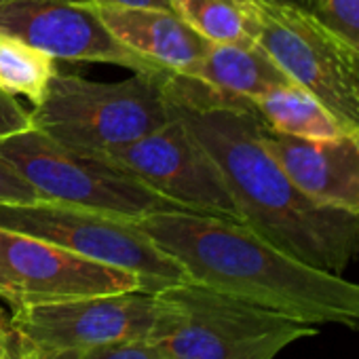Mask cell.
<instances>
[{
    "mask_svg": "<svg viewBox=\"0 0 359 359\" xmlns=\"http://www.w3.org/2000/svg\"><path fill=\"white\" fill-rule=\"evenodd\" d=\"M137 224L193 283L302 323L359 330V283L296 260L243 222L169 210Z\"/></svg>",
    "mask_w": 359,
    "mask_h": 359,
    "instance_id": "1",
    "label": "cell"
},
{
    "mask_svg": "<svg viewBox=\"0 0 359 359\" xmlns=\"http://www.w3.org/2000/svg\"><path fill=\"white\" fill-rule=\"evenodd\" d=\"M220 167L245 226L296 260L342 275L359 260V216L309 199L260 144L256 110L169 104Z\"/></svg>",
    "mask_w": 359,
    "mask_h": 359,
    "instance_id": "2",
    "label": "cell"
},
{
    "mask_svg": "<svg viewBox=\"0 0 359 359\" xmlns=\"http://www.w3.org/2000/svg\"><path fill=\"white\" fill-rule=\"evenodd\" d=\"M165 313L152 334L169 359H275L317 327L187 281L161 290Z\"/></svg>",
    "mask_w": 359,
    "mask_h": 359,
    "instance_id": "3",
    "label": "cell"
},
{
    "mask_svg": "<svg viewBox=\"0 0 359 359\" xmlns=\"http://www.w3.org/2000/svg\"><path fill=\"white\" fill-rule=\"evenodd\" d=\"M165 76L133 72L125 81L97 83L57 72L43 102L30 110L32 123L72 152L106 154L171 121Z\"/></svg>",
    "mask_w": 359,
    "mask_h": 359,
    "instance_id": "4",
    "label": "cell"
},
{
    "mask_svg": "<svg viewBox=\"0 0 359 359\" xmlns=\"http://www.w3.org/2000/svg\"><path fill=\"white\" fill-rule=\"evenodd\" d=\"M0 229L131 271L144 292L191 281L180 262L165 254L133 218L57 201L0 203Z\"/></svg>",
    "mask_w": 359,
    "mask_h": 359,
    "instance_id": "5",
    "label": "cell"
},
{
    "mask_svg": "<svg viewBox=\"0 0 359 359\" xmlns=\"http://www.w3.org/2000/svg\"><path fill=\"white\" fill-rule=\"evenodd\" d=\"M256 45L342 127L359 137V51L313 11L258 0Z\"/></svg>",
    "mask_w": 359,
    "mask_h": 359,
    "instance_id": "6",
    "label": "cell"
},
{
    "mask_svg": "<svg viewBox=\"0 0 359 359\" xmlns=\"http://www.w3.org/2000/svg\"><path fill=\"white\" fill-rule=\"evenodd\" d=\"M0 158L47 201L133 220L154 212L182 210L106 161L72 152L36 127L0 140Z\"/></svg>",
    "mask_w": 359,
    "mask_h": 359,
    "instance_id": "7",
    "label": "cell"
},
{
    "mask_svg": "<svg viewBox=\"0 0 359 359\" xmlns=\"http://www.w3.org/2000/svg\"><path fill=\"white\" fill-rule=\"evenodd\" d=\"M95 158L135 177L187 212L243 222L220 167L173 114L161 129Z\"/></svg>",
    "mask_w": 359,
    "mask_h": 359,
    "instance_id": "8",
    "label": "cell"
},
{
    "mask_svg": "<svg viewBox=\"0 0 359 359\" xmlns=\"http://www.w3.org/2000/svg\"><path fill=\"white\" fill-rule=\"evenodd\" d=\"M163 313L161 292L133 290L18 306L11 309V321L43 351H87L129 338H152Z\"/></svg>",
    "mask_w": 359,
    "mask_h": 359,
    "instance_id": "9",
    "label": "cell"
},
{
    "mask_svg": "<svg viewBox=\"0 0 359 359\" xmlns=\"http://www.w3.org/2000/svg\"><path fill=\"white\" fill-rule=\"evenodd\" d=\"M0 271L11 287V309L142 290L131 271L5 229H0Z\"/></svg>",
    "mask_w": 359,
    "mask_h": 359,
    "instance_id": "10",
    "label": "cell"
},
{
    "mask_svg": "<svg viewBox=\"0 0 359 359\" xmlns=\"http://www.w3.org/2000/svg\"><path fill=\"white\" fill-rule=\"evenodd\" d=\"M0 30L11 32L55 60L114 64L137 74L167 70L121 45L91 7L66 0H11L0 5Z\"/></svg>",
    "mask_w": 359,
    "mask_h": 359,
    "instance_id": "11",
    "label": "cell"
},
{
    "mask_svg": "<svg viewBox=\"0 0 359 359\" xmlns=\"http://www.w3.org/2000/svg\"><path fill=\"white\" fill-rule=\"evenodd\" d=\"M292 83L258 45H216L189 68L167 72L163 93L169 104L187 108L256 110L264 91Z\"/></svg>",
    "mask_w": 359,
    "mask_h": 359,
    "instance_id": "12",
    "label": "cell"
},
{
    "mask_svg": "<svg viewBox=\"0 0 359 359\" xmlns=\"http://www.w3.org/2000/svg\"><path fill=\"white\" fill-rule=\"evenodd\" d=\"M260 144L315 203L359 216V137L304 140L260 127Z\"/></svg>",
    "mask_w": 359,
    "mask_h": 359,
    "instance_id": "13",
    "label": "cell"
},
{
    "mask_svg": "<svg viewBox=\"0 0 359 359\" xmlns=\"http://www.w3.org/2000/svg\"><path fill=\"white\" fill-rule=\"evenodd\" d=\"M91 9L121 45L167 72L189 68L210 47V41L199 36L173 9L116 5Z\"/></svg>",
    "mask_w": 359,
    "mask_h": 359,
    "instance_id": "14",
    "label": "cell"
},
{
    "mask_svg": "<svg viewBox=\"0 0 359 359\" xmlns=\"http://www.w3.org/2000/svg\"><path fill=\"white\" fill-rule=\"evenodd\" d=\"M254 108L262 123L281 135L323 140L344 133L336 118L309 91L294 83L264 91L254 100Z\"/></svg>",
    "mask_w": 359,
    "mask_h": 359,
    "instance_id": "15",
    "label": "cell"
},
{
    "mask_svg": "<svg viewBox=\"0 0 359 359\" xmlns=\"http://www.w3.org/2000/svg\"><path fill=\"white\" fill-rule=\"evenodd\" d=\"M171 9L216 45H256L258 0H171Z\"/></svg>",
    "mask_w": 359,
    "mask_h": 359,
    "instance_id": "16",
    "label": "cell"
},
{
    "mask_svg": "<svg viewBox=\"0 0 359 359\" xmlns=\"http://www.w3.org/2000/svg\"><path fill=\"white\" fill-rule=\"evenodd\" d=\"M55 57L24 39L0 30V89L39 106L57 74Z\"/></svg>",
    "mask_w": 359,
    "mask_h": 359,
    "instance_id": "17",
    "label": "cell"
},
{
    "mask_svg": "<svg viewBox=\"0 0 359 359\" xmlns=\"http://www.w3.org/2000/svg\"><path fill=\"white\" fill-rule=\"evenodd\" d=\"M313 13L359 51V0H317Z\"/></svg>",
    "mask_w": 359,
    "mask_h": 359,
    "instance_id": "18",
    "label": "cell"
},
{
    "mask_svg": "<svg viewBox=\"0 0 359 359\" xmlns=\"http://www.w3.org/2000/svg\"><path fill=\"white\" fill-rule=\"evenodd\" d=\"M81 359H169V355L152 338H129L81 351Z\"/></svg>",
    "mask_w": 359,
    "mask_h": 359,
    "instance_id": "19",
    "label": "cell"
},
{
    "mask_svg": "<svg viewBox=\"0 0 359 359\" xmlns=\"http://www.w3.org/2000/svg\"><path fill=\"white\" fill-rule=\"evenodd\" d=\"M43 351L9 317L0 319V359H41Z\"/></svg>",
    "mask_w": 359,
    "mask_h": 359,
    "instance_id": "20",
    "label": "cell"
},
{
    "mask_svg": "<svg viewBox=\"0 0 359 359\" xmlns=\"http://www.w3.org/2000/svg\"><path fill=\"white\" fill-rule=\"evenodd\" d=\"M34 201H47V199L43 193L30 187L5 158H0V203H34Z\"/></svg>",
    "mask_w": 359,
    "mask_h": 359,
    "instance_id": "21",
    "label": "cell"
},
{
    "mask_svg": "<svg viewBox=\"0 0 359 359\" xmlns=\"http://www.w3.org/2000/svg\"><path fill=\"white\" fill-rule=\"evenodd\" d=\"M32 112L26 110L13 95L0 89V140L32 129Z\"/></svg>",
    "mask_w": 359,
    "mask_h": 359,
    "instance_id": "22",
    "label": "cell"
},
{
    "mask_svg": "<svg viewBox=\"0 0 359 359\" xmlns=\"http://www.w3.org/2000/svg\"><path fill=\"white\" fill-rule=\"evenodd\" d=\"M66 3L97 7V5H116V7H152V9H171V0H66Z\"/></svg>",
    "mask_w": 359,
    "mask_h": 359,
    "instance_id": "23",
    "label": "cell"
},
{
    "mask_svg": "<svg viewBox=\"0 0 359 359\" xmlns=\"http://www.w3.org/2000/svg\"><path fill=\"white\" fill-rule=\"evenodd\" d=\"M41 359H81V351H43Z\"/></svg>",
    "mask_w": 359,
    "mask_h": 359,
    "instance_id": "24",
    "label": "cell"
},
{
    "mask_svg": "<svg viewBox=\"0 0 359 359\" xmlns=\"http://www.w3.org/2000/svg\"><path fill=\"white\" fill-rule=\"evenodd\" d=\"M271 3L290 5V7H298V9H306V11H315V7H317V0H271Z\"/></svg>",
    "mask_w": 359,
    "mask_h": 359,
    "instance_id": "25",
    "label": "cell"
},
{
    "mask_svg": "<svg viewBox=\"0 0 359 359\" xmlns=\"http://www.w3.org/2000/svg\"><path fill=\"white\" fill-rule=\"evenodd\" d=\"M0 298L7 300V302L11 300V287H9V281H7L3 271H0Z\"/></svg>",
    "mask_w": 359,
    "mask_h": 359,
    "instance_id": "26",
    "label": "cell"
},
{
    "mask_svg": "<svg viewBox=\"0 0 359 359\" xmlns=\"http://www.w3.org/2000/svg\"><path fill=\"white\" fill-rule=\"evenodd\" d=\"M5 317H9V313H7L3 306H0V319H5Z\"/></svg>",
    "mask_w": 359,
    "mask_h": 359,
    "instance_id": "27",
    "label": "cell"
},
{
    "mask_svg": "<svg viewBox=\"0 0 359 359\" xmlns=\"http://www.w3.org/2000/svg\"><path fill=\"white\" fill-rule=\"evenodd\" d=\"M7 3H11V0H0V5H7Z\"/></svg>",
    "mask_w": 359,
    "mask_h": 359,
    "instance_id": "28",
    "label": "cell"
}]
</instances>
